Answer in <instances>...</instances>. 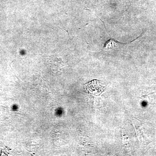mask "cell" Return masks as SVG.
<instances>
[{"label": "cell", "instance_id": "obj_1", "mask_svg": "<svg viewBox=\"0 0 156 156\" xmlns=\"http://www.w3.org/2000/svg\"><path fill=\"white\" fill-rule=\"evenodd\" d=\"M86 89L89 93L99 96L104 91V87L100 85L99 81L94 80L86 84Z\"/></svg>", "mask_w": 156, "mask_h": 156}]
</instances>
